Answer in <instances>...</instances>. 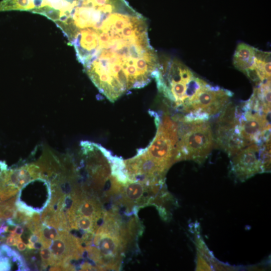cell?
I'll return each instance as SVG.
<instances>
[{"label":"cell","mask_w":271,"mask_h":271,"mask_svg":"<svg viewBox=\"0 0 271 271\" xmlns=\"http://www.w3.org/2000/svg\"><path fill=\"white\" fill-rule=\"evenodd\" d=\"M31 245H33V248L35 249H41L42 247V244L38 241L33 243Z\"/></svg>","instance_id":"ac0fdd59"},{"label":"cell","mask_w":271,"mask_h":271,"mask_svg":"<svg viewBox=\"0 0 271 271\" xmlns=\"http://www.w3.org/2000/svg\"><path fill=\"white\" fill-rule=\"evenodd\" d=\"M79 212L81 215L85 217L95 218L97 215H100V209L95 203L91 201H84L79 206Z\"/></svg>","instance_id":"30bf717a"},{"label":"cell","mask_w":271,"mask_h":271,"mask_svg":"<svg viewBox=\"0 0 271 271\" xmlns=\"http://www.w3.org/2000/svg\"><path fill=\"white\" fill-rule=\"evenodd\" d=\"M123 187V197L127 203L133 204L144 201V194L147 190L149 184L140 182L129 181Z\"/></svg>","instance_id":"9c48e42d"},{"label":"cell","mask_w":271,"mask_h":271,"mask_svg":"<svg viewBox=\"0 0 271 271\" xmlns=\"http://www.w3.org/2000/svg\"><path fill=\"white\" fill-rule=\"evenodd\" d=\"M232 95L229 90L207 83L187 101L181 114L183 119L208 121L223 110Z\"/></svg>","instance_id":"277c9868"},{"label":"cell","mask_w":271,"mask_h":271,"mask_svg":"<svg viewBox=\"0 0 271 271\" xmlns=\"http://www.w3.org/2000/svg\"><path fill=\"white\" fill-rule=\"evenodd\" d=\"M39 241V237L38 236L33 235L31 236L30 238L29 242H30V245H31L33 243Z\"/></svg>","instance_id":"9a60e30c"},{"label":"cell","mask_w":271,"mask_h":271,"mask_svg":"<svg viewBox=\"0 0 271 271\" xmlns=\"http://www.w3.org/2000/svg\"><path fill=\"white\" fill-rule=\"evenodd\" d=\"M41 255L43 261L45 262L49 261L51 256V250L47 248L42 249L41 250Z\"/></svg>","instance_id":"5bb4252c"},{"label":"cell","mask_w":271,"mask_h":271,"mask_svg":"<svg viewBox=\"0 0 271 271\" xmlns=\"http://www.w3.org/2000/svg\"><path fill=\"white\" fill-rule=\"evenodd\" d=\"M67 246L63 240L57 239L50 246V250L57 259L62 258L67 252Z\"/></svg>","instance_id":"8fae6325"},{"label":"cell","mask_w":271,"mask_h":271,"mask_svg":"<svg viewBox=\"0 0 271 271\" xmlns=\"http://www.w3.org/2000/svg\"><path fill=\"white\" fill-rule=\"evenodd\" d=\"M221 112L217 121L215 143L231 157L247 146L240 134L236 106L228 103Z\"/></svg>","instance_id":"8992f818"},{"label":"cell","mask_w":271,"mask_h":271,"mask_svg":"<svg viewBox=\"0 0 271 271\" xmlns=\"http://www.w3.org/2000/svg\"><path fill=\"white\" fill-rule=\"evenodd\" d=\"M43 240L49 241L56 237L57 235L56 230L54 228L45 227L42 231Z\"/></svg>","instance_id":"4fadbf2b"},{"label":"cell","mask_w":271,"mask_h":271,"mask_svg":"<svg viewBox=\"0 0 271 271\" xmlns=\"http://www.w3.org/2000/svg\"><path fill=\"white\" fill-rule=\"evenodd\" d=\"M241 136L247 146L260 145L270 139V112L251 108L244 102L236 106Z\"/></svg>","instance_id":"5b68a950"},{"label":"cell","mask_w":271,"mask_h":271,"mask_svg":"<svg viewBox=\"0 0 271 271\" xmlns=\"http://www.w3.org/2000/svg\"><path fill=\"white\" fill-rule=\"evenodd\" d=\"M151 112L157 128L155 138L148 147L124 161L126 176L133 182L151 184L164 181L169 169L177 162V120L166 112L163 115L154 111Z\"/></svg>","instance_id":"7a4b0ae2"},{"label":"cell","mask_w":271,"mask_h":271,"mask_svg":"<svg viewBox=\"0 0 271 271\" xmlns=\"http://www.w3.org/2000/svg\"><path fill=\"white\" fill-rule=\"evenodd\" d=\"M77 225L82 230H91L94 227V223L91 218L83 216L78 219Z\"/></svg>","instance_id":"7c38bea8"},{"label":"cell","mask_w":271,"mask_h":271,"mask_svg":"<svg viewBox=\"0 0 271 271\" xmlns=\"http://www.w3.org/2000/svg\"><path fill=\"white\" fill-rule=\"evenodd\" d=\"M17 244L18 248L21 251L24 250L26 248V245L23 242H21V240L18 241Z\"/></svg>","instance_id":"2e32d148"},{"label":"cell","mask_w":271,"mask_h":271,"mask_svg":"<svg viewBox=\"0 0 271 271\" xmlns=\"http://www.w3.org/2000/svg\"><path fill=\"white\" fill-rule=\"evenodd\" d=\"M231 170L235 177L240 181H244L258 173L263 172L259 145L252 144L233 156Z\"/></svg>","instance_id":"52a82bcc"},{"label":"cell","mask_w":271,"mask_h":271,"mask_svg":"<svg viewBox=\"0 0 271 271\" xmlns=\"http://www.w3.org/2000/svg\"><path fill=\"white\" fill-rule=\"evenodd\" d=\"M255 48L244 43H239L233 56V64L238 70L244 73L253 68Z\"/></svg>","instance_id":"ba28073f"},{"label":"cell","mask_w":271,"mask_h":271,"mask_svg":"<svg viewBox=\"0 0 271 271\" xmlns=\"http://www.w3.org/2000/svg\"><path fill=\"white\" fill-rule=\"evenodd\" d=\"M178 124L177 162L192 160L202 163L214 144L211 127L207 120L186 121L178 114L173 115Z\"/></svg>","instance_id":"3957f363"},{"label":"cell","mask_w":271,"mask_h":271,"mask_svg":"<svg viewBox=\"0 0 271 271\" xmlns=\"http://www.w3.org/2000/svg\"><path fill=\"white\" fill-rule=\"evenodd\" d=\"M61 30L90 79L111 102L154 78L159 57L147 21L126 0H77Z\"/></svg>","instance_id":"6da1fadb"},{"label":"cell","mask_w":271,"mask_h":271,"mask_svg":"<svg viewBox=\"0 0 271 271\" xmlns=\"http://www.w3.org/2000/svg\"><path fill=\"white\" fill-rule=\"evenodd\" d=\"M23 232V229L20 226H17L14 231V233L18 235H21L22 234Z\"/></svg>","instance_id":"e0dca14e"}]
</instances>
